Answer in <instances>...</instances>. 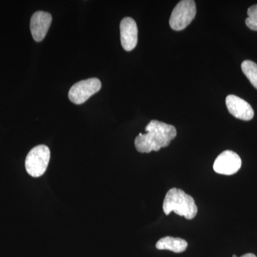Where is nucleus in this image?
<instances>
[{"label": "nucleus", "instance_id": "1", "mask_svg": "<svg viewBox=\"0 0 257 257\" xmlns=\"http://www.w3.org/2000/svg\"><path fill=\"white\" fill-rule=\"evenodd\" d=\"M146 134L140 133L135 139V148L140 153L157 152L169 146L177 136V130L173 125L157 120H152L145 127Z\"/></svg>", "mask_w": 257, "mask_h": 257}, {"label": "nucleus", "instance_id": "3", "mask_svg": "<svg viewBox=\"0 0 257 257\" xmlns=\"http://www.w3.org/2000/svg\"><path fill=\"white\" fill-rule=\"evenodd\" d=\"M50 160V150L46 145H38L29 152L25 160L27 172L32 177H42L46 172Z\"/></svg>", "mask_w": 257, "mask_h": 257}, {"label": "nucleus", "instance_id": "7", "mask_svg": "<svg viewBox=\"0 0 257 257\" xmlns=\"http://www.w3.org/2000/svg\"><path fill=\"white\" fill-rule=\"evenodd\" d=\"M120 36L121 46L125 51L130 52L138 45V28L136 22L131 18L123 19L120 23Z\"/></svg>", "mask_w": 257, "mask_h": 257}, {"label": "nucleus", "instance_id": "10", "mask_svg": "<svg viewBox=\"0 0 257 257\" xmlns=\"http://www.w3.org/2000/svg\"><path fill=\"white\" fill-rule=\"evenodd\" d=\"M188 243L181 238L165 236L159 240L156 243V248L159 250H170L175 253L184 252L187 249Z\"/></svg>", "mask_w": 257, "mask_h": 257}, {"label": "nucleus", "instance_id": "8", "mask_svg": "<svg viewBox=\"0 0 257 257\" xmlns=\"http://www.w3.org/2000/svg\"><path fill=\"white\" fill-rule=\"evenodd\" d=\"M226 105L230 114L237 119L249 121L254 116L251 106L239 96L233 94L226 96Z\"/></svg>", "mask_w": 257, "mask_h": 257}, {"label": "nucleus", "instance_id": "2", "mask_svg": "<svg viewBox=\"0 0 257 257\" xmlns=\"http://www.w3.org/2000/svg\"><path fill=\"white\" fill-rule=\"evenodd\" d=\"M163 210L166 215L172 211L187 219H194L197 215L198 208L195 201L182 189L172 188L166 194L163 202Z\"/></svg>", "mask_w": 257, "mask_h": 257}, {"label": "nucleus", "instance_id": "5", "mask_svg": "<svg viewBox=\"0 0 257 257\" xmlns=\"http://www.w3.org/2000/svg\"><path fill=\"white\" fill-rule=\"evenodd\" d=\"M101 83L97 78H90L76 83L69 92V100L75 104H82L100 90Z\"/></svg>", "mask_w": 257, "mask_h": 257}, {"label": "nucleus", "instance_id": "11", "mask_svg": "<svg viewBox=\"0 0 257 257\" xmlns=\"http://www.w3.org/2000/svg\"><path fill=\"white\" fill-rule=\"evenodd\" d=\"M241 69L249 82L257 89V64L251 60H244Z\"/></svg>", "mask_w": 257, "mask_h": 257}, {"label": "nucleus", "instance_id": "13", "mask_svg": "<svg viewBox=\"0 0 257 257\" xmlns=\"http://www.w3.org/2000/svg\"><path fill=\"white\" fill-rule=\"evenodd\" d=\"M237 257V256H236ZM241 257H256V255L253 254V253H246V254L243 255V256H241Z\"/></svg>", "mask_w": 257, "mask_h": 257}, {"label": "nucleus", "instance_id": "6", "mask_svg": "<svg viewBox=\"0 0 257 257\" xmlns=\"http://www.w3.org/2000/svg\"><path fill=\"white\" fill-rule=\"evenodd\" d=\"M241 167V160L236 152L226 150L214 161L213 169L216 173L224 175L236 174Z\"/></svg>", "mask_w": 257, "mask_h": 257}, {"label": "nucleus", "instance_id": "9", "mask_svg": "<svg viewBox=\"0 0 257 257\" xmlns=\"http://www.w3.org/2000/svg\"><path fill=\"white\" fill-rule=\"evenodd\" d=\"M52 15L43 11H38L32 15L30 30L32 37L36 42H41L46 36L52 23Z\"/></svg>", "mask_w": 257, "mask_h": 257}, {"label": "nucleus", "instance_id": "4", "mask_svg": "<svg viewBox=\"0 0 257 257\" xmlns=\"http://www.w3.org/2000/svg\"><path fill=\"white\" fill-rule=\"evenodd\" d=\"M197 13L195 2L182 0L176 5L170 20L171 28L175 31H181L192 23Z\"/></svg>", "mask_w": 257, "mask_h": 257}, {"label": "nucleus", "instance_id": "12", "mask_svg": "<svg viewBox=\"0 0 257 257\" xmlns=\"http://www.w3.org/2000/svg\"><path fill=\"white\" fill-rule=\"evenodd\" d=\"M248 18L245 20L246 26L250 30L257 31V5L250 7L247 11Z\"/></svg>", "mask_w": 257, "mask_h": 257}]
</instances>
